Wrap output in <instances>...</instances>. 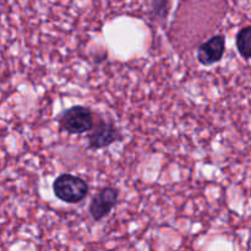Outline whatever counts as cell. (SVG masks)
I'll return each mask as SVG.
<instances>
[{
  "label": "cell",
  "instance_id": "obj_8",
  "mask_svg": "<svg viewBox=\"0 0 251 251\" xmlns=\"http://www.w3.org/2000/svg\"><path fill=\"white\" fill-rule=\"evenodd\" d=\"M117 1H120V0H117Z\"/></svg>",
  "mask_w": 251,
  "mask_h": 251
},
{
  "label": "cell",
  "instance_id": "obj_2",
  "mask_svg": "<svg viewBox=\"0 0 251 251\" xmlns=\"http://www.w3.org/2000/svg\"><path fill=\"white\" fill-rule=\"evenodd\" d=\"M60 131L70 135H81L92 130L95 115L85 105H74L64 110L58 118Z\"/></svg>",
  "mask_w": 251,
  "mask_h": 251
},
{
  "label": "cell",
  "instance_id": "obj_3",
  "mask_svg": "<svg viewBox=\"0 0 251 251\" xmlns=\"http://www.w3.org/2000/svg\"><path fill=\"white\" fill-rule=\"evenodd\" d=\"M123 140V135L115 126L114 123L100 120L97 125H93L92 130L88 131L87 142L90 150H102L110 145Z\"/></svg>",
  "mask_w": 251,
  "mask_h": 251
},
{
  "label": "cell",
  "instance_id": "obj_7",
  "mask_svg": "<svg viewBox=\"0 0 251 251\" xmlns=\"http://www.w3.org/2000/svg\"><path fill=\"white\" fill-rule=\"evenodd\" d=\"M169 11H171V0H152L151 15L156 21H166Z\"/></svg>",
  "mask_w": 251,
  "mask_h": 251
},
{
  "label": "cell",
  "instance_id": "obj_5",
  "mask_svg": "<svg viewBox=\"0 0 251 251\" xmlns=\"http://www.w3.org/2000/svg\"><path fill=\"white\" fill-rule=\"evenodd\" d=\"M226 53V37L216 34L201 44L198 49V61L203 66H211L222 60Z\"/></svg>",
  "mask_w": 251,
  "mask_h": 251
},
{
  "label": "cell",
  "instance_id": "obj_4",
  "mask_svg": "<svg viewBox=\"0 0 251 251\" xmlns=\"http://www.w3.org/2000/svg\"><path fill=\"white\" fill-rule=\"evenodd\" d=\"M118 198H119V191L114 186H105L98 190V193L91 200L88 207L91 217L97 222L107 217L117 205Z\"/></svg>",
  "mask_w": 251,
  "mask_h": 251
},
{
  "label": "cell",
  "instance_id": "obj_6",
  "mask_svg": "<svg viewBox=\"0 0 251 251\" xmlns=\"http://www.w3.org/2000/svg\"><path fill=\"white\" fill-rule=\"evenodd\" d=\"M235 46L238 53L242 55L244 60H249L251 56V27L245 26L238 31L235 36Z\"/></svg>",
  "mask_w": 251,
  "mask_h": 251
},
{
  "label": "cell",
  "instance_id": "obj_1",
  "mask_svg": "<svg viewBox=\"0 0 251 251\" xmlns=\"http://www.w3.org/2000/svg\"><path fill=\"white\" fill-rule=\"evenodd\" d=\"M53 194L56 199L65 203H78L88 195L90 186L81 176L63 173L54 180Z\"/></svg>",
  "mask_w": 251,
  "mask_h": 251
}]
</instances>
